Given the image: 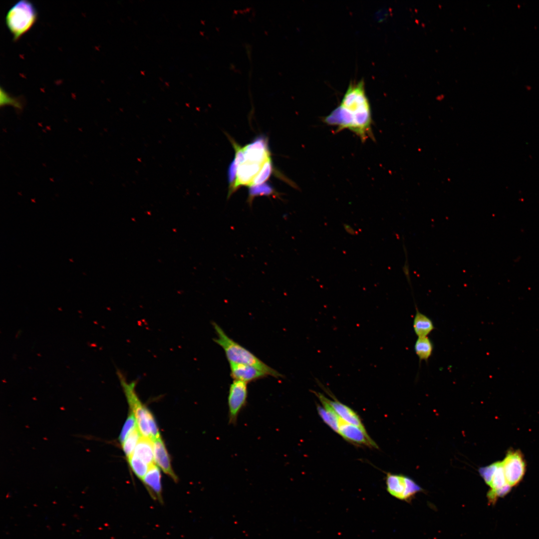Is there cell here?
<instances>
[{"instance_id":"obj_21","label":"cell","mask_w":539,"mask_h":539,"mask_svg":"<svg viewBox=\"0 0 539 539\" xmlns=\"http://www.w3.org/2000/svg\"><path fill=\"white\" fill-rule=\"evenodd\" d=\"M271 170L272 164L271 159H270L265 162L260 173L256 177L250 187L264 184L270 175Z\"/></svg>"},{"instance_id":"obj_19","label":"cell","mask_w":539,"mask_h":539,"mask_svg":"<svg viewBox=\"0 0 539 539\" xmlns=\"http://www.w3.org/2000/svg\"><path fill=\"white\" fill-rule=\"evenodd\" d=\"M272 188L268 184H263L251 187L249 190V195L248 199L249 205L251 206L252 202L255 197L259 196H270L273 194Z\"/></svg>"},{"instance_id":"obj_22","label":"cell","mask_w":539,"mask_h":539,"mask_svg":"<svg viewBox=\"0 0 539 539\" xmlns=\"http://www.w3.org/2000/svg\"><path fill=\"white\" fill-rule=\"evenodd\" d=\"M512 487L507 484L503 487L496 490H490L487 494V497L490 503L494 504L498 497H503L508 494L511 490Z\"/></svg>"},{"instance_id":"obj_13","label":"cell","mask_w":539,"mask_h":539,"mask_svg":"<svg viewBox=\"0 0 539 539\" xmlns=\"http://www.w3.org/2000/svg\"><path fill=\"white\" fill-rule=\"evenodd\" d=\"M416 313L413 321L414 332L418 337H426L435 329L432 319L427 315L420 312L416 305Z\"/></svg>"},{"instance_id":"obj_15","label":"cell","mask_w":539,"mask_h":539,"mask_svg":"<svg viewBox=\"0 0 539 539\" xmlns=\"http://www.w3.org/2000/svg\"><path fill=\"white\" fill-rule=\"evenodd\" d=\"M414 350L419 360L420 364L422 361L428 363L431 356L434 346L432 340L428 337H418L414 344Z\"/></svg>"},{"instance_id":"obj_3","label":"cell","mask_w":539,"mask_h":539,"mask_svg":"<svg viewBox=\"0 0 539 539\" xmlns=\"http://www.w3.org/2000/svg\"><path fill=\"white\" fill-rule=\"evenodd\" d=\"M38 13L32 2L19 0L8 9L5 15L6 25L13 36L18 40L28 31L36 22Z\"/></svg>"},{"instance_id":"obj_11","label":"cell","mask_w":539,"mask_h":539,"mask_svg":"<svg viewBox=\"0 0 539 539\" xmlns=\"http://www.w3.org/2000/svg\"><path fill=\"white\" fill-rule=\"evenodd\" d=\"M153 448L155 462L165 473L177 482V477L172 469L169 455L161 437L153 441Z\"/></svg>"},{"instance_id":"obj_24","label":"cell","mask_w":539,"mask_h":539,"mask_svg":"<svg viewBox=\"0 0 539 539\" xmlns=\"http://www.w3.org/2000/svg\"><path fill=\"white\" fill-rule=\"evenodd\" d=\"M148 421L150 430L151 440L153 442L161 437L159 431L152 413L148 410L147 412Z\"/></svg>"},{"instance_id":"obj_16","label":"cell","mask_w":539,"mask_h":539,"mask_svg":"<svg viewBox=\"0 0 539 539\" xmlns=\"http://www.w3.org/2000/svg\"><path fill=\"white\" fill-rule=\"evenodd\" d=\"M142 437L138 427L132 431L122 444L123 451L128 459L133 454L134 449Z\"/></svg>"},{"instance_id":"obj_2","label":"cell","mask_w":539,"mask_h":539,"mask_svg":"<svg viewBox=\"0 0 539 539\" xmlns=\"http://www.w3.org/2000/svg\"><path fill=\"white\" fill-rule=\"evenodd\" d=\"M212 325L217 335L214 341L224 350L230 364H241L254 366L263 370L269 376L278 378L283 375L269 366L252 352L230 338L216 322Z\"/></svg>"},{"instance_id":"obj_12","label":"cell","mask_w":539,"mask_h":539,"mask_svg":"<svg viewBox=\"0 0 539 539\" xmlns=\"http://www.w3.org/2000/svg\"><path fill=\"white\" fill-rule=\"evenodd\" d=\"M331 396L334 398L333 400L326 398V401L341 419L349 424L365 429L359 416L354 411L338 401L333 395Z\"/></svg>"},{"instance_id":"obj_14","label":"cell","mask_w":539,"mask_h":539,"mask_svg":"<svg viewBox=\"0 0 539 539\" xmlns=\"http://www.w3.org/2000/svg\"><path fill=\"white\" fill-rule=\"evenodd\" d=\"M133 454L149 466L155 464L153 442L150 439L141 437Z\"/></svg>"},{"instance_id":"obj_23","label":"cell","mask_w":539,"mask_h":539,"mask_svg":"<svg viewBox=\"0 0 539 539\" xmlns=\"http://www.w3.org/2000/svg\"><path fill=\"white\" fill-rule=\"evenodd\" d=\"M498 462L479 469V473L487 484L489 485L497 468Z\"/></svg>"},{"instance_id":"obj_7","label":"cell","mask_w":539,"mask_h":539,"mask_svg":"<svg viewBox=\"0 0 539 539\" xmlns=\"http://www.w3.org/2000/svg\"><path fill=\"white\" fill-rule=\"evenodd\" d=\"M502 462L507 483L512 487L516 486L526 472V464L522 453L519 450H510Z\"/></svg>"},{"instance_id":"obj_10","label":"cell","mask_w":539,"mask_h":539,"mask_svg":"<svg viewBox=\"0 0 539 539\" xmlns=\"http://www.w3.org/2000/svg\"><path fill=\"white\" fill-rule=\"evenodd\" d=\"M142 481L152 498L163 504L160 471L155 464L149 467L147 473Z\"/></svg>"},{"instance_id":"obj_1","label":"cell","mask_w":539,"mask_h":539,"mask_svg":"<svg viewBox=\"0 0 539 539\" xmlns=\"http://www.w3.org/2000/svg\"><path fill=\"white\" fill-rule=\"evenodd\" d=\"M326 124L336 127V132L348 129L365 142L373 137L371 106L366 96L364 82H351L340 104L323 118Z\"/></svg>"},{"instance_id":"obj_17","label":"cell","mask_w":539,"mask_h":539,"mask_svg":"<svg viewBox=\"0 0 539 539\" xmlns=\"http://www.w3.org/2000/svg\"><path fill=\"white\" fill-rule=\"evenodd\" d=\"M129 464L137 477L142 480L149 468V466L132 454L128 459Z\"/></svg>"},{"instance_id":"obj_25","label":"cell","mask_w":539,"mask_h":539,"mask_svg":"<svg viewBox=\"0 0 539 539\" xmlns=\"http://www.w3.org/2000/svg\"><path fill=\"white\" fill-rule=\"evenodd\" d=\"M3 99L1 100V106L5 105H10L14 107L17 109H21L22 107V103L18 100H16L14 98L9 97L7 95L4 94Z\"/></svg>"},{"instance_id":"obj_18","label":"cell","mask_w":539,"mask_h":539,"mask_svg":"<svg viewBox=\"0 0 539 539\" xmlns=\"http://www.w3.org/2000/svg\"><path fill=\"white\" fill-rule=\"evenodd\" d=\"M508 484L506 481L502 462H498L497 468L489 486L491 491H496Z\"/></svg>"},{"instance_id":"obj_5","label":"cell","mask_w":539,"mask_h":539,"mask_svg":"<svg viewBox=\"0 0 539 539\" xmlns=\"http://www.w3.org/2000/svg\"><path fill=\"white\" fill-rule=\"evenodd\" d=\"M247 383L234 380L231 384L228 397L229 423L236 425L238 416L247 403Z\"/></svg>"},{"instance_id":"obj_26","label":"cell","mask_w":539,"mask_h":539,"mask_svg":"<svg viewBox=\"0 0 539 539\" xmlns=\"http://www.w3.org/2000/svg\"><path fill=\"white\" fill-rule=\"evenodd\" d=\"M343 227L345 231L349 234L351 235H355L356 234V231L350 225L347 224H343Z\"/></svg>"},{"instance_id":"obj_9","label":"cell","mask_w":539,"mask_h":539,"mask_svg":"<svg viewBox=\"0 0 539 539\" xmlns=\"http://www.w3.org/2000/svg\"><path fill=\"white\" fill-rule=\"evenodd\" d=\"M230 375L234 380H239L247 384L269 376L263 370L254 366L230 364Z\"/></svg>"},{"instance_id":"obj_8","label":"cell","mask_w":539,"mask_h":539,"mask_svg":"<svg viewBox=\"0 0 539 539\" xmlns=\"http://www.w3.org/2000/svg\"><path fill=\"white\" fill-rule=\"evenodd\" d=\"M338 428V434L348 441L370 447H378L376 444L369 436L365 429L346 422L339 416Z\"/></svg>"},{"instance_id":"obj_6","label":"cell","mask_w":539,"mask_h":539,"mask_svg":"<svg viewBox=\"0 0 539 539\" xmlns=\"http://www.w3.org/2000/svg\"><path fill=\"white\" fill-rule=\"evenodd\" d=\"M387 490L397 499H410L422 489L410 478L403 475L388 473L386 477Z\"/></svg>"},{"instance_id":"obj_4","label":"cell","mask_w":539,"mask_h":539,"mask_svg":"<svg viewBox=\"0 0 539 539\" xmlns=\"http://www.w3.org/2000/svg\"><path fill=\"white\" fill-rule=\"evenodd\" d=\"M116 373L130 411L133 412L135 415L137 427L142 437L151 440L147 416L149 409L142 403L136 393L135 387L137 380L127 382L126 377L120 370H117Z\"/></svg>"},{"instance_id":"obj_20","label":"cell","mask_w":539,"mask_h":539,"mask_svg":"<svg viewBox=\"0 0 539 539\" xmlns=\"http://www.w3.org/2000/svg\"><path fill=\"white\" fill-rule=\"evenodd\" d=\"M129 415L123 425L119 437V441L122 445L128 435L137 427V424L135 415L133 412L130 411Z\"/></svg>"}]
</instances>
